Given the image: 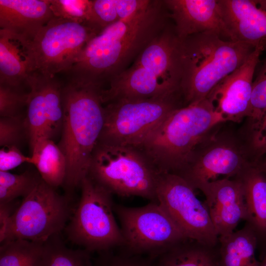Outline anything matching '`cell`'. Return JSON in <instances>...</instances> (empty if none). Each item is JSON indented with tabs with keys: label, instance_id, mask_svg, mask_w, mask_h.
Segmentation results:
<instances>
[{
	"label": "cell",
	"instance_id": "obj_4",
	"mask_svg": "<svg viewBox=\"0 0 266 266\" xmlns=\"http://www.w3.org/2000/svg\"><path fill=\"white\" fill-rule=\"evenodd\" d=\"M225 121L206 98L173 110L138 148L160 173L178 174L208 133Z\"/></svg>",
	"mask_w": 266,
	"mask_h": 266
},
{
	"label": "cell",
	"instance_id": "obj_16",
	"mask_svg": "<svg viewBox=\"0 0 266 266\" xmlns=\"http://www.w3.org/2000/svg\"><path fill=\"white\" fill-rule=\"evenodd\" d=\"M26 85L30 89L25 123L31 150L40 139L48 138L47 125L57 120L62 112L61 91L46 76L33 72Z\"/></svg>",
	"mask_w": 266,
	"mask_h": 266
},
{
	"label": "cell",
	"instance_id": "obj_36",
	"mask_svg": "<svg viewBox=\"0 0 266 266\" xmlns=\"http://www.w3.org/2000/svg\"><path fill=\"white\" fill-rule=\"evenodd\" d=\"M14 201L0 203V243L3 241L10 219L16 210H14Z\"/></svg>",
	"mask_w": 266,
	"mask_h": 266
},
{
	"label": "cell",
	"instance_id": "obj_18",
	"mask_svg": "<svg viewBox=\"0 0 266 266\" xmlns=\"http://www.w3.org/2000/svg\"><path fill=\"white\" fill-rule=\"evenodd\" d=\"M180 39L215 32L224 37L218 0H164Z\"/></svg>",
	"mask_w": 266,
	"mask_h": 266
},
{
	"label": "cell",
	"instance_id": "obj_34",
	"mask_svg": "<svg viewBox=\"0 0 266 266\" xmlns=\"http://www.w3.org/2000/svg\"><path fill=\"white\" fill-rule=\"evenodd\" d=\"M24 163L31 164V158L25 156L15 146H3L0 150V171H8Z\"/></svg>",
	"mask_w": 266,
	"mask_h": 266
},
{
	"label": "cell",
	"instance_id": "obj_1",
	"mask_svg": "<svg viewBox=\"0 0 266 266\" xmlns=\"http://www.w3.org/2000/svg\"><path fill=\"white\" fill-rule=\"evenodd\" d=\"M171 21L164 0L102 30L87 43L66 73L104 87L128 68Z\"/></svg>",
	"mask_w": 266,
	"mask_h": 266
},
{
	"label": "cell",
	"instance_id": "obj_25",
	"mask_svg": "<svg viewBox=\"0 0 266 266\" xmlns=\"http://www.w3.org/2000/svg\"><path fill=\"white\" fill-rule=\"evenodd\" d=\"M49 257L47 241L13 239L0 243V266H48Z\"/></svg>",
	"mask_w": 266,
	"mask_h": 266
},
{
	"label": "cell",
	"instance_id": "obj_27",
	"mask_svg": "<svg viewBox=\"0 0 266 266\" xmlns=\"http://www.w3.org/2000/svg\"><path fill=\"white\" fill-rule=\"evenodd\" d=\"M59 235L47 241L49 249L48 266H94L90 252L84 249L67 247Z\"/></svg>",
	"mask_w": 266,
	"mask_h": 266
},
{
	"label": "cell",
	"instance_id": "obj_33",
	"mask_svg": "<svg viewBox=\"0 0 266 266\" xmlns=\"http://www.w3.org/2000/svg\"><path fill=\"white\" fill-rule=\"evenodd\" d=\"M100 253L98 266H157L156 259L148 256L133 254L122 250L116 254L109 251Z\"/></svg>",
	"mask_w": 266,
	"mask_h": 266
},
{
	"label": "cell",
	"instance_id": "obj_22",
	"mask_svg": "<svg viewBox=\"0 0 266 266\" xmlns=\"http://www.w3.org/2000/svg\"><path fill=\"white\" fill-rule=\"evenodd\" d=\"M257 237L245 224L240 230L219 237V266H259L255 255Z\"/></svg>",
	"mask_w": 266,
	"mask_h": 266
},
{
	"label": "cell",
	"instance_id": "obj_2",
	"mask_svg": "<svg viewBox=\"0 0 266 266\" xmlns=\"http://www.w3.org/2000/svg\"><path fill=\"white\" fill-rule=\"evenodd\" d=\"M102 89L99 85L71 75L63 85V120L58 145L66 160L63 185L68 192L80 186L88 174L92 156L104 123Z\"/></svg>",
	"mask_w": 266,
	"mask_h": 266
},
{
	"label": "cell",
	"instance_id": "obj_20",
	"mask_svg": "<svg viewBox=\"0 0 266 266\" xmlns=\"http://www.w3.org/2000/svg\"><path fill=\"white\" fill-rule=\"evenodd\" d=\"M31 41L0 29V84L21 87L33 72Z\"/></svg>",
	"mask_w": 266,
	"mask_h": 266
},
{
	"label": "cell",
	"instance_id": "obj_26",
	"mask_svg": "<svg viewBox=\"0 0 266 266\" xmlns=\"http://www.w3.org/2000/svg\"><path fill=\"white\" fill-rule=\"evenodd\" d=\"M41 180L38 173L31 171L19 174L0 171V203L11 202L19 197H26Z\"/></svg>",
	"mask_w": 266,
	"mask_h": 266
},
{
	"label": "cell",
	"instance_id": "obj_10",
	"mask_svg": "<svg viewBox=\"0 0 266 266\" xmlns=\"http://www.w3.org/2000/svg\"><path fill=\"white\" fill-rule=\"evenodd\" d=\"M70 214L67 200L41 179L16 208L1 243L13 239L45 242L65 229Z\"/></svg>",
	"mask_w": 266,
	"mask_h": 266
},
{
	"label": "cell",
	"instance_id": "obj_11",
	"mask_svg": "<svg viewBox=\"0 0 266 266\" xmlns=\"http://www.w3.org/2000/svg\"><path fill=\"white\" fill-rule=\"evenodd\" d=\"M98 33L87 24L53 17L31 41L33 72L52 76L67 72Z\"/></svg>",
	"mask_w": 266,
	"mask_h": 266
},
{
	"label": "cell",
	"instance_id": "obj_35",
	"mask_svg": "<svg viewBox=\"0 0 266 266\" xmlns=\"http://www.w3.org/2000/svg\"><path fill=\"white\" fill-rule=\"evenodd\" d=\"M254 130L252 145L261 155L266 151V113Z\"/></svg>",
	"mask_w": 266,
	"mask_h": 266
},
{
	"label": "cell",
	"instance_id": "obj_37",
	"mask_svg": "<svg viewBox=\"0 0 266 266\" xmlns=\"http://www.w3.org/2000/svg\"><path fill=\"white\" fill-rule=\"evenodd\" d=\"M261 155L264 156L263 161L261 163H256V164L266 173V151Z\"/></svg>",
	"mask_w": 266,
	"mask_h": 266
},
{
	"label": "cell",
	"instance_id": "obj_31",
	"mask_svg": "<svg viewBox=\"0 0 266 266\" xmlns=\"http://www.w3.org/2000/svg\"><path fill=\"white\" fill-rule=\"evenodd\" d=\"M118 21L116 0H91L89 25L100 33L108 26Z\"/></svg>",
	"mask_w": 266,
	"mask_h": 266
},
{
	"label": "cell",
	"instance_id": "obj_19",
	"mask_svg": "<svg viewBox=\"0 0 266 266\" xmlns=\"http://www.w3.org/2000/svg\"><path fill=\"white\" fill-rule=\"evenodd\" d=\"M50 0H0V27L32 41L54 17Z\"/></svg>",
	"mask_w": 266,
	"mask_h": 266
},
{
	"label": "cell",
	"instance_id": "obj_7",
	"mask_svg": "<svg viewBox=\"0 0 266 266\" xmlns=\"http://www.w3.org/2000/svg\"><path fill=\"white\" fill-rule=\"evenodd\" d=\"M80 187L79 203L65 228L69 240L89 252L122 248L124 238L115 218L113 195L88 175Z\"/></svg>",
	"mask_w": 266,
	"mask_h": 266
},
{
	"label": "cell",
	"instance_id": "obj_39",
	"mask_svg": "<svg viewBox=\"0 0 266 266\" xmlns=\"http://www.w3.org/2000/svg\"><path fill=\"white\" fill-rule=\"evenodd\" d=\"M258 1L261 5L266 8V0H258Z\"/></svg>",
	"mask_w": 266,
	"mask_h": 266
},
{
	"label": "cell",
	"instance_id": "obj_13",
	"mask_svg": "<svg viewBox=\"0 0 266 266\" xmlns=\"http://www.w3.org/2000/svg\"><path fill=\"white\" fill-rule=\"evenodd\" d=\"M262 51L255 48L244 63L222 79L206 97L227 121L238 122L248 116L253 75Z\"/></svg>",
	"mask_w": 266,
	"mask_h": 266
},
{
	"label": "cell",
	"instance_id": "obj_14",
	"mask_svg": "<svg viewBox=\"0 0 266 266\" xmlns=\"http://www.w3.org/2000/svg\"><path fill=\"white\" fill-rule=\"evenodd\" d=\"M224 37L266 49V8L258 0H218Z\"/></svg>",
	"mask_w": 266,
	"mask_h": 266
},
{
	"label": "cell",
	"instance_id": "obj_3",
	"mask_svg": "<svg viewBox=\"0 0 266 266\" xmlns=\"http://www.w3.org/2000/svg\"><path fill=\"white\" fill-rule=\"evenodd\" d=\"M180 39L171 21L133 63L101 91L104 104L118 100H144L180 91Z\"/></svg>",
	"mask_w": 266,
	"mask_h": 266
},
{
	"label": "cell",
	"instance_id": "obj_21",
	"mask_svg": "<svg viewBox=\"0 0 266 266\" xmlns=\"http://www.w3.org/2000/svg\"><path fill=\"white\" fill-rule=\"evenodd\" d=\"M241 182L246 208L245 224L254 232L258 247H266V173L251 164L235 177Z\"/></svg>",
	"mask_w": 266,
	"mask_h": 266
},
{
	"label": "cell",
	"instance_id": "obj_24",
	"mask_svg": "<svg viewBox=\"0 0 266 266\" xmlns=\"http://www.w3.org/2000/svg\"><path fill=\"white\" fill-rule=\"evenodd\" d=\"M31 164L36 168L41 179L56 188L64 184L66 173V157L52 139L38 140L31 149Z\"/></svg>",
	"mask_w": 266,
	"mask_h": 266
},
{
	"label": "cell",
	"instance_id": "obj_32",
	"mask_svg": "<svg viewBox=\"0 0 266 266\" xmlns=\"http://www.w3.org/2000/svg\"><path fill=\"white\" fill-rule=\"evenodd\" d=\"M27 137L25 117L0 118V145L1 146L18 147L24 136Z\"/></svg>",
	"mask_w": 266,
	"mask_h": 266
},
{
	"label": "cell",
	"instance_id": "obj_29",
	"mask_svg": "<svg viewBox=\"0 0 266 266\" xmlns=\"http://www.w3.org/2000/svg\"><path fill=\"white\" fill-rule=\"evenodd\" d=\"M266 113V60L253 82L248 114L255 128Z\"/></svg>",
	"mask_w": 266,
	"mask_h": 266
},
{
	"label": "cell",
	"instance_id": "obj_9",
	"mask_svg": "<svg viewBox=\"0 0 266 266\" xmlns=\"http://www.w3.org/2000/svg\"><path fill=\"white\" fill-rule=\"evenodd\" d=\"M127 253L157 259L172 247L187 239L157 201L140 207L114 203Z\"/></svg>",
	"mask_w": 266,
	"mask_h": 266
},
{
	"label": "cell",
	"instance_id": "obj_38",
	"mask_svg": "<svg viewBox=\"0 0 266 266\" xmlns=\"http://www.w3.org/2000/svg\"><path fill=\"white\" fill-rule=\"evenodd\" d=\"M261 257L259 266H266V247L261 250Z\"/></svg>",
	"mask_w": 266,
	"mask_h": 266
},
{
	"label": "cell",
	"instance_id": "obj_5",
	"mask_svg": "<svg viewBox=\"0 0 266 266\" xmlns=\"http://www.w3.org/2000/svg\"><path fill=\"white\" fill-rule=\"evenodd\" d=\"M254 49L244 43L225 40L215 32L180 39V91L184 105L206 98Z\"/></svg>",
	"mask_w": 266,
	"mask_h": 266
},
{
	"label": "cell",
	"instance_id": "obj_8",
	"mask_svg": "<svg viewBox=\"0 0 266 266\" xmlns=\"http://www.w3.org/2000/svg\"><path fill=\"white\" fill-rule=\"evenodd\" d=\"M104 105L99 141L139 147L175 109L185 106L180 92L144 100H118Z\"/></svg>",
	"mask_w": 266,
	"mask_h": 266
},
{
	"label": "cell",
	"instance_id": "obj_12",
	"mask_svg": "<svg viewBox=\"0 0 266 266\" xmlns=\"http://www.w3.org/2000/svg\"><path fill=\"white\" fill-rule=\"evenodd\" d=\"M156 200L186 237L211 246L218 245L219 237L205 203L181 176L160 173Z\"/></svg>",
	"mask_w": 266,
	"mask_h": 266
},
{
	"label": "cell",
	"instance_id": "obj_30",
	"mask_svg": "<svg viewBox=\"0 0 266 266\" xmlns=\"http://www.w3.org/2000/svg\"><path fill=\"white\" fill-rule=\"evenodd\" d=\"M28 93L21 87L0 84V115L2 117L22 116L21 111L27 106Z\"/></svg>",
	"mask_w": 266,
	"mask_h": 266
},
{
	"label": "cell",
	"instance_id": "obj_15",
	"mask_svg": "<svg viewBox=\"0 0 266 266\" xmlns=\"http://www.w3.org/2000/svg\"><path fill=\"white\" fill-rule=\"evenodd\" d=\"M218 237L234 232L241 220H246V208L241 182L224 177L210 182L200 189Z\"/></svg>",
	"mask_w": 266,
	"mask_h": 266
},
{
	"label": "cell",
	"instance_id": "obj_23",
	"mask_svg": "<svg viewBox=\"0 0 266 266\" xmlns=\"http://www.w3.org/2000/svg\"><path fill=\"white\" fill-rule=\"evenodd\" d=\"M156 260L157 266H219L218 245L211 246L187 238Z\"/></svg>",
	"mask_w": 266,
	"mask_h": 266
},
{
	"label": "cell",
	"instance_id": "obj_17",
	"mask_svg": "<svg viewBox=\"0 0 266 266\" xmlns=\"http://www.w3.org/2000/svg\"><path fill=\"white\" fill-rule=\"evenodd\" d=\"M250 164L237 148L227 144L214 145L204 152L199 148L186 166L178 174L195 190L217 180L219 176L235 177Z\"/></svg>",
	"mask_w": 266,
	"mask_h": 266
},
{
	"label": "cell",
	"instance_id": "obj_28",
	"mask_svg": "<svg viewBox=\"0 0 266 266\" xmlns=\"http://www.w3.org/2000/svg\"><path fill=\"white\" fill-rule=\"evenodd\" d=\"M50 2L55 17L89 25L91 0H50Z\"/></svg>",
	"mask_w": 266,
	"mask_h": 266
},
{
	"label": "cell",
	"instance_id": "obj_6",
	"mask_svg": "<svg viewBox=\"0 0 266 266\" xmlns=\"http://www.w3.org/2000/svg\"><path fill=\"white\" fill-rule=\"evenodd\" d=\"M160 172L140 149L99 141L88 175L112 195L157 201Z\"/></svg>",
	"mask_w": 266,
	"mask_h": 266
}]
</instances>
